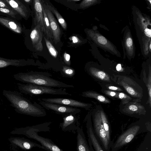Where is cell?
Returning a JSON list of instances; mask_svg holds the SVG:
<instances>
[{
	"label": "cell",
	"instance_id": "4316f807",
	"mask_svg": "<svg viewBox=\"0 0 151 151\" xmlns=\"http://www.w3.org/2000/svg\"><path fill=\"white\" fill-rule=\"evenodd\" d=\"M0 12L7 14L14 18H17L18 13L13 10L0 7Z\"/></svg>",
	"mask_w": 151,
	"mask_h": 151
},
{
	"label": "cell",
	"instance_id": "e575fe53",
	"mask_svg": "<svg viewBox=\"0 0 151 151\" xmlns=\"http://www.w3.org/2000/svg\"><path fill=\"white\" fill-rule=\"evenodd\" d=\"M109 88L110 89L114 90H116L118 89V88L117 87L113 86H110L109 87Z\"/></svg>",
	"mask_w": 151,
	"mask_h": 151
},
{
	"label": "cell",
	"instance_id": "7a4b0ae2",
	"mask_svg": "<svg viewBox=\"0 0 151 151\" xmlns=\"http://www.w3.org/2000/svg\"><path fill=\"white\" fill-rule=\"evenodd\" d=\"M132 13L137 36L141 52L147 57L151 53L149 46L151 45V22L149 16L142 14L135 6H133Z\"/></svg>",
	"mask_w": 151,
	"mask_h": 151
},
{
	"label": "cell",
	"instance_id": "74e56055",
	"mask_svg": "<svg viewBox=\"0 0 151 151\" xmlns=\"http://www.w3.org/2000/svg\"><path fill=\"white\" fill-rule=\"evenodd\" d=\"M116 94V93L115 92H111L110 93V95L111 96H114Z\"/></svg>",
	"mask_w": 151,
	"mask_h": 151
},
{
	"label": "cell",
	"instance_id": "b9f144b4",
	"mask_svg": "<svg viewBox=\"0 0 151 151\" xmlns=\"http://www.w3.org/2000/svg\"></svg>",
	"mask_w": 151,
	"mask_h": 151
},
{
	"label": "cell",
	"instance_id": "f35d334b",
	"mask_svg": "<svg viewBox=\"0 0 151 151\" xmlns=\"http://www.w3.org/2000/svg\"><path fill=\"white\" fill-rule=\"evenodd\" d=\"M24 1L27 3H29L30 2V1H31V0H24Z\"/></svg>",
	"mask_w": 151,
	"mask_h": 151
},
{
	"label": "cell",
	"instance_id": "9a60e30c",
	"mask_svg": "<svg viewBox=\"0 0 151 151\" xmlns=\"http://www.w3.org/2000/svg\"><path fill=\"white\" fill-rule=\"evenodd\" d=\"M86 127L88 143L91 145L95 151H104L95 135L89 118L87 120Z\"/></svg>",
	"mask_w": 151,
	"mask_h": 151
},
{
	"label": "cell",
	"instance_id": "9c48e42d",
	"mask_svg": "<svg viewBox=\"0 0 151 151\" xmlns=\"http://www.w3.org/2000/svg\"><path fill=\"white\" fill-rule=\"evenodd\" d=\"M63 115V122L60 124L62 130L64 132H75L80 125L78 114H70Z\"/></svg>",
	"mask_w": 151,
	"mask_h": 151
},
{
	"label": "cell",
	"instance_id": "277c9868",
	"mask_svg": "<svg viewBox=\"0 0 151 151\" xmlns=\"http://www.w3.org/2000/svg\"><path fill=\"white\" fill-rule=\"evenodd\" d=\"M17 87L21 93L30 95L44 94L52 95H63L71 96L64 88H53L39 86L29 83H17Z\"/></svg>",
	"mask_w": 151,
	"mask_h": 151
},
{
	"label": "cell",
	"instance_id": "d6a6232c",
	"mask_svg": "<svg viewBox=\"0 0 151 151\" xmlns=\"http://www.w3.org/2000/svg\"><path fill=\"white\" fill-rule=\"evenodd\" d=\"M73 43H77L79 41L78 38L76 36H73L71 37Z\"/></svg>",
	"mask_w": 151,
	"mask_h": 151
},
{
	"label": "cell",
	"instance_id": "cb8c5ba5",
	"mask_svg": "<svg viewBox=\"0 0 151 151\" xmlns=\"http://www.w3.org/2000/svg\"><path fill=\"white\" fill-rule=\"evenodd\" d=\"M100 1L99 0H84L80 3L79 6L82 8H87L98 4Z\"/></svg>",
	"mask_w": 151,
	"mask_h": 151
},
{
	"label": "cell",
	"instance_id": "5b68a950",
	"mask_svg": "<svg viewBox=\"0 0 151 151\" xmlns=\"http://www.w3.org/2000/svg\"><path fill=\"white\" fill-rule=\"evenodd\" d=\"M51 122H47L37 124L32 127L31 136L40 142L48 151H64L57 146L51 139L41 136L37 134L40 132L50 131V126Z\"/></svg>",
	"mask_w": 151,
	"mask_h": 151
},
{
	"label": "cell",
	"instance_id": "5bb4252c",
	"mask_svg": "<svg viewBox=\"0 0 151 151\" xmlns=\"http://www.w3.org/2000/svg\"><path fill=\"white\" fill-rule=\"evenodd\" d=\"M42 33L40 27L37 25L35 26L30 34L34 47L36 50L40 52L42 51L43 49L42 43Z\"/></svg>",
	"mask_w": 151,
	"mask_h": 151
},
{
	"label": "cell",
	"instance_id": "52a82bcc",
	"mask_svg": "<svg viewBox=\"0 0 151 151\" xmlns=\"http://www.w3.org/2000/svg\"><path fill=\"white\" fill-rule=\"evenodd\" d=\"M140 127L135 126L129 128L121 134L112 147V151H116L130 142L139 132Z\"/></svg>",
	"mask_w": 151,
	"mask_h": 151
},
{
	"label": "cell",
	"instance_id": "6da1fadb",
	"mask_svg": "<svg viewBox=\"0 0 151 151\" xmlns=\"http://www.w3.org/2000/svg\"><path fill=\"white\" fill-rule=\"evenodd\" d=\"M2 94L18 113L37 117H44L47 115L42 106L36 102H31L20 93L5 90Z\"/></svg>",
	"mask_w": 151,
	"mask_h": 151
},
{
	"label": "cell",
	"instance_id": "83f0119b",
	"mask_svg": "<svg viewBox=\"0 0 151 151\" xmlns=\"http://www.w3.org/2000/svg\"><path fill=\"white\" fill-rule=\"evenodd\" d=\"M64 58L65 63L68 65H70V56L66 52H65L64 54Z\"/></svg>",
	"mask_w": 151,
	"mask_h": 151
},
{
	"label": "cell",
	"instance_id": "2e32d148",
	"mask_svg": "<svg viewBox=\"0 0 151 151\" xmlns=\"http://www.w3.org/2000/svg\"><path fill=\"white\" fill-rule=\"evenodd\" d=\"M76 132L77 151H91L82 129L79 127Z\"/></svg>",
	"mask_w": 151,
	"mask_h": 151
},
{
	"label": "cell",
	"instance_id": "44dd1931",
	"mask_svg": "<svg viewBox=\"0 0 151 151\" xmlns=\"http://www.w3.org/2000/svg\"><path fill=\"white\" fill-rule=\"evenodd\" d=\"M46 6L55 15L58 22L62 28L66 30L67 27L66 23L60 14L56 9L50 5L47 4Z\"/></svg>",
	"mask_w": 151,
	"mask_h": 151
},
{
	"label": "cell",
	"instance_id": "f546056e",
	"mask_svg": "<svg viewBox=\"0 0 151 151\" xmlns=\"http://www.w3.org/2000/svg\"><path fill=\"white\" fill-rule=\"evenodd\" d=\"M126 90L127 92L132 95H134L135 93L134 90L131 87H127Z\"/></svg>",
	"mask_w": 151,
	"mask_h": 151
},
{
	"label": "cell",
	"instance_id": "4dcf8cb0",
	"mask_svg": "<svg viewBox=\"0 0 151 151\" xmlns=\"http://www.w3.org/2000/svg\"><path fill=\"white\" fill-rule=\"evenodd\" d=\"M129 109L130 110L135 111H137V107L134 105H131L129 106Z\"/></svg>",
	"mask_w": 151,
	"mask_h": 151
},
{
	"label": "cell",
	"instance_id": "ac0fdd59",
	"mask_svg": "<svg viewBox=\"0 0 151 151\" xmlns=\"http://www.w3.org/2000/svg\"><path fill=\"white\" fill-rule=\"evenodd\" d=\"M27 65V62L22 59H10L0 57V68L9 66H23Z\"/></svg>",
	"mask_w": 151,
	"mask_h": 151
},
{
	"label": "cell",
	"instance_id": "ba28073f",
	"mask_svg": "<svg viewBox=\"0 0 151 151\" xmlns=\"http://www.w3.org/2000/svg\"><path fill=\"white\" fill-rule=\"evenodd\" d=\"M40 103L45 109L52 111L58 114L64 115L70 114H76L81 111V110L78 108L60 104L46 102L42 100Z\"/></svg>",
	"mask_w": 151,
	"mask_h": 151
},
{
	"label": "cell",
	"instance_id": "3957f363",
	"mask_svg": "<svg viewBox=\"0 0 151 151\" xmlns=\"http://www.w3.org/2000/svg\"><path fill=\"white\" fill-rule=\"evenodd\" d=\"M51 75L47 72L31 71L19 73L14 75L15 80L26 83L58 88H73L74 86L51 78Z\"/></svg>",
	"mask_w": 151,
	"mask_h": 151
},
{
	"label": "cell",
	"instance_id": "d590c367",
	"mask_svg": "<svg viewBox=\"0 0 151 151\" xmlns=\"http://www.w3.org/2000/svg\"><path fill=\"white\" fill-rule=\"evenodd\" d=\"M88 145L90 148V149L91 151H94V149H93L91 145L90 144L88 143Z\"/></svg>",
	"mask_w": 151,
	"mask_h": 151
},
{
	"label": "cell",
	"instance_id": "d4e9b609",
	"mask_svg": "<svg viewBox=\"0 0 151 151\" xmlns=\"http://www.w3.org/2000/svg\"><path fill=\"white\" fill-rule=\"evenodd\" d=\"M63 74L65 76L72 77L75 74V71L73 68L70 67L65 66L63 67L62 69Z\"/></svg>",
	"mask_w": 151,
	"mask_h": 151
},
{
	"label": "cell",
	"instance_id": "4fadbf2b",
	"mask_svg": "<svg viewBox=\"0 0 151 151\" xmlns=\"http://www.w3.org/2000/svg\"><path fill=\"white\" fill-rule=\"evenodd\" d=\"M33 5L35 14V26L39 25L40 27L42 32L45 35L42 3L40 0H35L34 1Z\"/></svg>",
	"mask_w": 151,
	"mask_h": 151
},
{
	"label": "cell",
	"instance_id": "d6986e66",
	"mask_svg": "<svg viewBox=\"0 0 151 151\" xmlns=\"http://www.w3.org/2000/svg\"><path fill=\"white\" fill-rule=\"evenodd\" d=\"M0 23L16 33H21L22 32L21 27L16 22L8 18L0 17Z\"/></svg>",
	"mask_w": 151,
	"mask_h": 151
},
{
	"label": "cell",
	"instance_id": "484cf974",
	"mask_svg": "<svg viewBox=\"0 0 151 151\" xmlns=\"http://www.w3.org/2000/svg\"><path fill=\"white\" fill-rule=\"evenodd\" d=\"M91 73L96 76L99 78L103 79L106 78V73L104 72L101 71H96L94 68H91L89 70Z\"/></svg>",
	"mask_w": 151,
	"mask_h": 151
},
{
	"label": "cell",
	"instance_id": "603a6c76",
	"mask_svg": "<svg viewBox=\"0 0 151 151\" xmlns=\"http://www.w3.org/2000/svg\"><path fill=\"white\" fill-rule=\"evenodd\" d=\"M44 39L46 46L51 55L55 58H56L58 55V52L52 44L51 42L45 37Z\"/></svg>",
	"mask_w": 151,
	"mask_h": 151
},
{
	"label": "cell",
	"instance_id": "7c38bea8",
	"mask_svg": "<svg viewBox=\"0 0 151 151\" xmlns=\"http://www.w3.org/2000/svg\"><path fill=\"white\" fill-rule=\"evenodd\" d=\"M42 5L50 22L53 35V41L56 44L59 42L60 40L61 30L52 12L45 4Z\"/></svg>",
	"mask_w": 151,
	"mask_h": 151
},
{
	"label": "cell",
	"instance_id": "8fae6325",
	"mask_svg": "<svg viewBox=\"0 0 151 151\" xmlns=\"http://www.w3.org/2000/svg\"><path fill=\"white\" fill-rule=\"evenodd\" d=\"M41 100L46 102L60 104L76 108H82L87 109L89 106L88 104L66 98H43Z\"/></svg>",
	"mask_w": 151,
	"mask_h": 151
},
{
	"label": "cell",
	"instance_id": "7402d4cb",
	"mask_svg": "<svg viewBox=\"0 0 151 151\" xmlns=\"http://www.w3.org/2000/svg\"><path fill=\"white\" fill-rule=\"evenodd\" d=\"M101 118L104 129L106 133L107 138L109 141L111 142L110 138L111 131L109 123L104 115H102Z\"/></svg>",
	"mask_w": 151,
	"mask_h": 151
},
{
	"label": "cell",
	"instance_id": "ffe728a7",
	"mask_svg": "<svg viewBox=\"0 0 151 151\" xmlns=\"http://www.w3.org/2000/svg\"><path fill=\"white\" fill-rule=\"evenodd\" d=\"M45 27L47 37L51 40H53V35L50 22L42 4Z\"/></svg>",
	"mask_w": 151,
	"mask_h": 151
},
{
	"label": "cell",
	"instance_id": "60d3db41",
	"mask_svg": "<svg viewBox=\"0 0 151 151\" xmlns=\"http://www.w3.org/2000/svg\"><path fill=\"white\" fill-rule=\"evenodd\" d=\"M0 105H1V104H0Z\"/></svg>",
	"mask_w": 151,
	"mask_h": 151
},
{
	"label": "cell",
	"instance_id": "30bf717a",
	"mask_svg": "<svg viewBox=\"0 0 151 151\" xmlns=\"http://www.w3.org/2000/svg\"><path fill=\"white\" fill-rule=\"evenodd\" d=\"M124 57L132 58L135 55V47L130 30L127 28L124 34L122 42Z\"/></svg>",
	"mask_w": 151,
	"mask_h": 151
},
{
	"label": "cell",
	"instance_id": "1f68e13d",
	"mask_svg": "<svg viewBox=\"0 0 151 151\" xmlns=\"http://www.w3.org/2000/svg\"><path fill=\"white\" fill-rule=\"evenodd\" d=\"M97 99L100 101L103 102L105 100V97L101 95L99 96L97 98Z\"/></svg>",
	"mask_w": 151,
	"mask_h": 151
},
{
	"label": "cell",
	"instance_id": "ab89813d",
	"mask_svg": "<svg viewBox=\"0 0 151 151\" xmlns=\"http://www.w3.org/2000/svg\"><path fill=\"white\" fill-rule=\"evenodd\" d=\"M80 0H72L71 1H78Z\"/></svg>",
	"mask_w": 151,
	"mask_h": 151
},
{
	"label": "cell",
	"instance_id": "8992f818",
	"mask_svg": "<svg viewBox=\"0 0 151 151\" xmlns=\"http://www.w3.org/2000/svg\"><path fill=\"white\" fill-rule=\"evenodd\" d=\"M87 32L89 37L99 47L113 55L121 57V54L116 47L97 30L93 28L88 30Z\"/></svg>",
	"mask_w": 151,
	"mask_h": 151
},
{
	"label": "cell",
	"instance_id": "836d02e7",
	"mask_svg": "<svg viewBox=\"0 0 151 151\" xmlns=\"http://www.w3.org/2000/svg\"><path fill=\"white\" fill-rule=\"evenodd\" d=\"M122 67L121 65L120 64H118L116 66V69L118 71H119L121 69Z\"/></svg>",
	"mask_w": 151,
	"mask_h": 151
},
{
	"label": "cell",
	"instance_id": "e0dca14e",
	"mask_svg": "<svg viewBox=\"0 0 151 151\" xmlns=\"http://www.w3.org/2000/svg\"><path fill=\"white\" fill-rule=\"evenodd\" d=\"M3 0L8 6L22 17L24 18L27 17L28 14L27 9L22 3L17 0Z\"/></svg>",
	"mask_w": 151,
	"mask_h": 151
},
{
	"label": "cell",
	"instance_id": "8d00e7d4",
	"mask_svg": "<svg viewBox=\"0 0 151 151\" xmlns=\"http://www.w3.org/2000/svg\"><path fill=\"white\" fill-rule=\"evenodd\" d=\"M124 94L123 93H120L119 94V97L120 98H122L124 97Z\"/></svg>",
	"mask_w": 151,
	"mask_h": 151
},
{
	"label": "cell",
	"instance_id": "f1b7e54d",
	"mask_svg": "<svg viewBox=\"0 0 151 151\" xmlns=\"http://www.w3.org/2000/svg\"><path fill=\"white\" fill-rule=\"evenodd\" d=\"M0 7L13 10L10 6H8L3 0H0Z\"/></svg>",
	"mask_w": 151,
	"mask_h": 151
}]
</instances>
